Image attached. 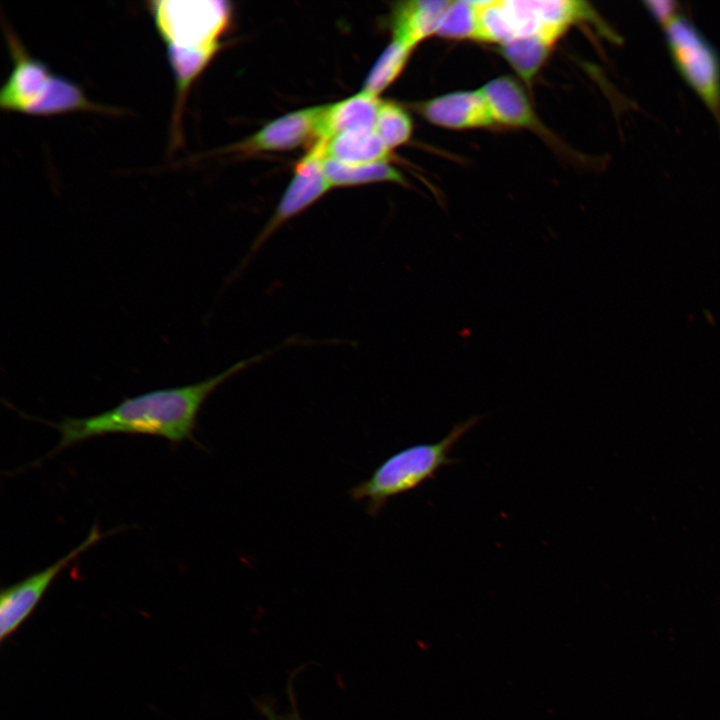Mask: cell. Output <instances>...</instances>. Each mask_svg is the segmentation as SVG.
<instances>
[{
	"mask_svg": "<svg viewBox=\"0 0 720 720\" xmlns=\"http://www.w3.org/2000/svg\"><path fill=\"white\" fill-rule=\"evenodd\" d=\"M265 356L266 353H261L238 361L219 374L194 384L157 389L126 398L117 406L96 415L66 417L57 423L39 419L61 435L49 455L78 442L108 434L150 435L174 443L194 441L197 416L207 398L233 375Z\"/></svg>",
	"mask_w": 720,
	"mask_h": 720,
	"instance_id": "6da1fadb",
	"label": "cell"
},
{
	"mask_svg": "<svg viewBox=\"0 0 720 720\" xmlns=\"http://www.w3.org/2000/svg\"><path fill=\"white\" fill-rule=\"evenodd\" d=\"M3 31L12 69L0 90V108L33 116H55L85 111L119 114L118 109L91 101L73 80L54 73L32 56L3 18Z\"/></svg>",
	"mask_w": 720,
	"mask_h": 720,
	"instance_id": "7a4b0ae2",
	"label": "cell"
},
{
	"mask_svg": "<svg viewBox=\"0 0 720 720\" xmlns=\"http://www.w3.org/2000/svg\"><path fill=\"white\" fill-rule=\"evenodd\" d=\"M480 420L472 416L455 424L437 442L415 444L390 455L368 479L353 486L349 496L354 501L366 500L367 513L378 515L390 498L416 489L435 478L441 468L457 462L450 455L452 449Z\"/></svg>",
	"mask_w": 720,
	"mask_h": 720,
	"instance_id": "3957f363",
	"label": "cell"
},
{
	"mask_svg": "<svg viewBox=\"0 0 720 720\" xmlns=\"http://www.w3.org/2000/svg\"><path fill=\"white\" fill-rule=\"evenodd\" d=\"M147 10L165 47H221L231 18L225 1L155 0Z\"/></svg>",
	"mask_w": 720,
	"mask_h": 720,
	"instance_id": "277c9868",
	"label": "cell"
},
{
	"mask_svg": "<svg viewBox=\"0 0 720 720\" xmlns=\"http://www.w3.org/2000/svg\"><path fill=\"white\" fill-rule=\"evenodd\" d=\"M674 67L720 128V57L705 35L679 14L663 27Z\"/></svg>",
	"mask_w": 720,
	"mask_h": 720,
	"instance_id": "5b68a950",
	"label": "cell"
},
{
	"mask_svg": "<svg viewBox=\"0 0 720 720\" xmlns=\"http://www.w3.org/2000/svg\"><path fill=\"white\" fill-rule=\"evenodd\" d=\"M326 140L313 143L297 163L294 175L273 214L251 244L246 261L287 221L302 213L332 188L323 170Z\"/></svg>",
	"mask_w": 720,
	"mask_h": 720,
	"instance_id": "8992f818",
	"label": "cell"
},
{
	"mask_svg": "<svg viewBox=\"0 0 720 720\" xmlns=\"http://www.w3.org/2000/svg\"><path fill=\"white\" fill-rule=\"evenodd\" d=\"M104 536L97 526L92 527L88 536L68 554L48 567L29 575L1 591L0 596V640L5 641L31 615L38 603L69 564L82 553L99 542Z\"/></svg>",
	"mask_w": 720,
	"mask_h": 720,
	"instance_id": "52a82bcc",
	"label": "cell"
},
{
	"mask_svg": "<svg viewBox=\"0 0 720 720\" xmlns=\"http://www.w3.org/2000/svg\"><path fill=\"white\" fill-rule=\"evenodd\" d=\"M324 106L309 107L287 113L263 126L256 133L223 151L240 155L285 151L305 142L319 140Z\"/></svg>",
	"mask_w": 720,
	"mask_h": 720,
	"instance_id": "ba28073f",
	"label": "cell"
},
{
	"mask_svg": "<svg viewBox=\"0 0 720 720\" xmlns=\"http://www.w3.org/2000/svg\"><path fill=\"white\" fill-rule=\"evenodd\" d=\"M417 110L430 123L448 129H473L495 124L480 90L438 96L417 105Z\"/></svg>",
	"mask_w": 720,
	"mask_h": 720,
	"instance_id": "9c48e42d",
	"label": "cell"
},
{
	"mask_svg": "<svg viewBox=\"0 0 720 720\" xmlns=\"http://www.w3.org/2000/svg\"><path fill=\"white\" fill-rule=\"evenodd\" d=\"M450 2L416 0L398 3L391 18L393 39L414 49L420 41L437 33Z\"/></svg>",
	"mask_w": 720,
	"mask_h": 720,
	"instance_id": "30bf717a",
	"label": "cell"
},
{
	"mask_svg": "<svg viewBox=\"0 0 720 720\" xmlns=\"http://www.w3.org/2000/svg\"><path fill=\"white\" fill-rule=\"evenodd\" d=\"M479 90L495 123L512 127H536V116L528 97L515 80L499 77Z\"/></svg>",
	"mask_w": 720,
	"mask_h": 720,
	"instance_id": "8fae6325",
	"label": "cell"
},
{
	"mask_svg": "<svg viewBox=\"0 0 720 720\" xmlns=\"http://www.w3.org/2000/svg\"><path fill=\"white\" fill-rule=\"evenodd\" d=\"M381 100L365 92L325 105L319 128V139L332 137L352 130L375 127Z\"/></svg>",
	"mask_w": 720,
	"mask_h": 720,
	"instance_id": "7c38bea8",
	"label": "cell"
},
{
	"mask_svg": "<svg viewBox=\"0 0 720 720\" xmlns=\"http://www.w3.org/2000/svg\"><path fill=\"white\" fill-rule=\"evenodd\" d=\"M326 158L341 163L359 165L387 162L391 150L375 128L340 133L326 142Z\"/></svg>",
	"mask_w": 720,
	"mask_h": 720,
	"instance_id": "4fadbf2b",
	"label": "cell"
},
{
	"mask_svg": "<svg viewBox=\"0 0 720 720\" xmlns=\"http://www.w3.org/2000/svg\"><path fill=\"white\" fill-rule=\"evenodd\" d=\"M556 41L544 35L514 38L501 45L502 54L525 81L540 70Z\"/></svg>",
	"mask_w": 720,
	"mask_h": 720,
	"instance_id": "5bb4252c",
	"label": "cell"
},
{
	"mask_svg": "<svg viewBox=\"0 0 720 720\" xmlns=\"http://www.w3.org/2000/svg\"><path fill=\"white\" fill-rule=\"evenodd\" d=\"M323 170L332 187L356 186L374 182L404 183L402 174L387 162L351 165L325 158Z\"/></svg>",
	"mask_w": 720,
	"mask_h": 720,
	"instance_id": "9a60e30c",
	"label": "cell"
},
{
	"mask_svg": "<svg viewBox=\"0 0 720 720\" xmlns=\"http://www.w3.org/2000/svg\"><path fill=\"white\" fill-rule=\"evenodd\" d=\"M412 50L393 39L370 69L361 91L378 97L400 75Z\"/></svg>",
	"mask_w": 720,
	"mask_h": 720,
	"instance_id": "2e32d148",
	"label": "cell"
},
{
	"mask_svg": "<svg viewBox=\"0 0 720 720\" xmlns=\"http://www.w3.org/2000/svg\"><path fill=\"white\" fill-rule=\"evenodd\" d=\"M374 128L391 150L410 139L413 125L409 114L400 105L381 101Z\"/></svg>",
	"mask_w": 720,
	"mask_h": 720,
	"instance_id": "e0dca14e",
	"label": "cell"
},
{
	"mask_svg": "<svg viewBox=\"0 0 720 720\" xmlns=\"http://www.w3.org/2000/svg\"><path fill=\"white\" fill-rule=\"evenodd\" d=\"M477 26L476 1H451L436 34L450 39L477 40Z\"/></svg>",
	"mask_w": 720,
	"mask_h": 720,
	"instance_id": "ac0fdd59",
	"label": "cell"
},
{
	"mask_svg": "<svg viewBox=\"0 0 720 720\" xmlns=\"http://www.w3.org/2000/svg\"><path fill=\"white\" fill-rule=\"evenodd\" d=\"M644 5L662 28L680 14L677 4L673 1H645Z\"/></svg>",
	"mask_w": 720,
	"mask_h": 720,
	"instance_id": "d6986e66",
	"label": "cell"
},
{
	"mask_svg": "<svg viewBox=\"0 0 720 720\" xmlns=\"http://www.w3.org/2000/svg\"><path fill=\"white\" fill-rule=\"evenodd\" d=\"M289 698L291 702V708L289 711H287L282 716H279L280 720H302L299 714V711L297 709V705L295 704V694L292 689V684L289 685Z\"/></svg>",
	"mask_w": 720,
	"mask_h": 720,
	"instance_id": "ffe728a7",
	"label": "cell"
},
{
	"mask_svg": "<svg viewBox=\"0 0 720 720\" xmlns=\"http://www.w3.org/2000/svg\"><path fill=\"white\" fill-rule=\"evenodd\" d=\"M256 706L259 711L265 716L266 720H280L276 713L274 705L266 700L257 701Z\"/></svg>",
	"mask_w": 720,
	"mask_h": 720,
	"instance_id": "44dd1931",
	"label": "cell"
}]
</instances>
